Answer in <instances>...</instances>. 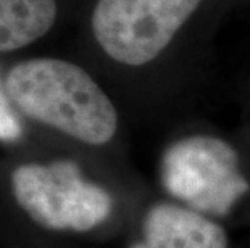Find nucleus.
Wrapping results in <instances>:
<instances>
[{
	"label": "nucleus",
	"mask_w": 250,
	"mask_h": 248,
	"mask_svg": "<svg viewBox=\"0 0 250 248\" xmlns=\"http://www.w3.org/2000/svg\"><path fill=\"white\" fill-rule=\"evenodd\" d=\"M3 193L36 228L54 234H92L110 221L115 198L71 158L20 160L3 168Z\"/></svg>",
	"instance_id": "obj_2"
},
{
	"label": "nucleus",
	"mask_w": 250,
	"mask_h": 248,
	"mask_svg": "<svg viewBox=\"0 0 250 248\" xmlns=\"http://www.w3.org/2000/svg\"><path fill=\"white\" fill-rule=\"evenodd\" d=\"M8 97L21 118L81 144L102 147L118 133V112L95 79L60 58H29L5 73Z\"/></svg>",
	"instance_id": "obj_1"
},
{
	"label": "nucleus",
	"mask_w": 250,
	"mask_h": 248,
	"mask_svg": "<svg viewBox=\"0 0 250 248\" xmlns=\"http://www.w3.org/2000/svg\"><path fill=\"white\" fill-rule=\"evenodd\" d=\"M23 137V118L8 97L5 76L0 73V144L13 145Z\"/></svg>",
	"instance_id": "obj_7"
},
{
	"label": "nucleus",
	"mask_w": 250,
	"mask_h": 248,
	"mask_svg": "<svg viewBox=\"0 0 250 248\" xmlns=\"http://www.w3.org/2000/svg\"><path fill=\"white\" fill-rule=\"evenodd\" d=\"M55 0H0V52H13L45 36L57 19Z\"/></svg>",
	"instance_id": "obj_6"
},
{
	"label": "nucleus",
	"mask_w": 250,
	"mask_h": 248,
	"mask_svg": "<svg viewBox=\"0 0 250 248\" xmlns=\"http://www.w3.org/2000/svg\"><path fill=\"white\" fill-rule=\"evenodd\" d=\"M204 0H97L92 33L111 60L142 66L162 54Z\"/></svg>",
	"instance_id": "obj_4"
},
{
	"label": "nucleus",
	"mask_w": 250,
	"mask_h": 248,
	"mask_svg": "<svg viewBox=\"0 0 250 248\" xmlns=\"http://www.w3.org/2000/svg\"><path fill=\"white\" fill-rule=\"evenodd\" d=\"M160 181L169 195L199 213L225 216L249 191L231 144L213 135H189L163 152Z\"/></svg>",
	"instance_id": "obj_3"
},
{
	"label": "nucleus",
	"mask_w": 250,
	"mask_h": 248,
	"mask_svg": "<svg viewBox=\"0 0 250 248\" xmlns=\"http://www.w3.org/2000/svg\"><path fill=\"white\" fill-rule=\"evenodd\" d=\"M228 232L192 208L158 202L146 211L141 237L127 248H228Z\"/></svg>",
	"instance_id": "obj_5"
}]
</instances>
